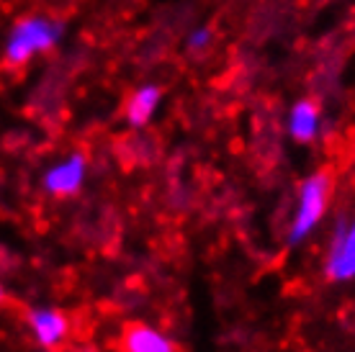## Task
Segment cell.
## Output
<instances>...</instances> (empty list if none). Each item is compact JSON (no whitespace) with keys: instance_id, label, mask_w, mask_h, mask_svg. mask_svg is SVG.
<instances>
[{"instance_id":"1","label":"cell","mask_w":355,"mask_h":352,"mask_svg":"<svg viewBox=\"0 0 355 352\" xmlns=\"http://www.w3.org/2000/svg\"><path fill=\"white\" fill-rule=\"evenodd\" d=\"M60 39H62V24L46 16L21 18L6 36L3 57L8 64H24V62L54 49Z\"/></svg>"},{"instance_id":"2","label":"cell","mask_w":355,"mask_h":352,"mask_svg":"<svg viewBox=\"0 0 355 352\" xmlns=\"http://www.w3.org/2000/svg\"><path fill=\"white\" fill-rule=\"evenodd\" d=\"M329 201V175L327 173H314L304 180L299 191V206L293 213L291 229H288V245H302L309 237L314 227L322 221L327 211Z\"/></svg>"},{"instance_id":"3","label":"cell","mask_w":355,"mask_h":352,"mask_svg":"<svg viewBox=\"0 0 355 352\" xmlns=\"http://www.w3.org/2000/svg\"><path fill=\"white\" fill-rule=\"evenodd\" d=\"M85 170L88 162L83 155H70V157L54 162L52 168L44 173V191L52 195H72L80 191L83 180H85Z\"/></svg>"},{"instance_id":"4","label":"cell","mask_w":355,"mask_h":352,"mask_svg":"<svg viewBox=\"0 0 355 352\" xmlns=\"http://www.w3.org/2000/svg\"><path fill=\"white\" fill-rule=\"evenodd\" d=\"M327 275L332 281L355 278V219L347 227H340L335 234L327 257Z\"/></svg>"},{"instance_id":"5","label":"cell","mask_w":355,"mask_h":352,"mask_svg":"<svg viewBox=\"0 0 355 352\" xmlns=\"http://www.w3.org/2000/svg\"><path fill=\"white\" fill-rule=\"evenodd\" d=\"M28 326H31L34 340L42 347H57L70 332L67 317L57 308H34L28 314Z\"/></svg>"},{"instance_id":"6","label":"cell","mask_w":355,"mask_h":352,"mask_svg":"<svg viewBox=\"0 0 355 352\" xmlns=\"http://www.w3.org/2000/svg\"><path fill=\"white\" fill-rule=\"evenodd\" d=\"M322 132V111L314 100H299L293 103V108L288 111V134L291 139L302 141H314Z\"/></svg>"},{"instance_id":"7","label":"cell","mask_w":355,"mask_h":352,"mask_svg":"<svg viewBox=\"0 0 355 352\" xmlns=\"http://www.w3.org/2000/svg\"><path fill=\"white\" fill-rule=\"evenodd\" d=\"M124 352H175V344L150 324H129L121 337Z\"/></svg>"},{"instance_id":"8","label":"cell","mask_w":355,"mask_h":352,"mask_svg":"<svg viewBox=\"0 0 355 352\" xmlns=\"http://www.w3.org/2000/svg\"><path fill=\"white\" fill-rule=\"evenodd\" d=\"M162 103V90L157 85H142V88H137L129 96L126 100V121L132 123V126H147V123L155 118L157 114V108Z\"/></svg>"},{"instance_id":"9","label":"cell","mask_w":355,"mask_h":352,"mask_svg":"<svg viewBox=\"0 0 355 352\" xmlns=\"http://www.w3.org/2000/svg\"><path fill=\"white\" fill-rule=\"evenodd\" d=\"M211 42H214V31L209 26L191 28V34H188V39H186L188 49H191V52H196V54L206 52V49L211 46Z\"/></svg>"},{"instance_id":"10","label":"cell","mask_w":355,"mask_h":352,"mask_svg":"<svg viewBox=\"0 0 355 352\" xmlns=\"http://www.w3.org/2000/svg\"><path fill=\"white\" fill-rule=\"evenodd\" d=\"M6 301V288H3V283H0V303Z\"/></svg>"}]
</instances>
